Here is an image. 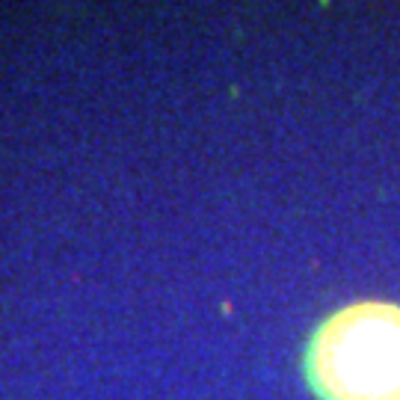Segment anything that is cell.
<instances>
[{"label": "cell", "instance_id": "1", "mask_svg": "<svg viewBox=\"0 0 400 400\" xmlns=\"http://www.w3.org/2000/svg\"><path fill=\"white\" fill-rule=\"evenodd\" d=\"M303 374L321 400H400V306L359 299L311 332Z\"/></svg>", "mask_w": 400, "mask_h": 400}]
</instances>
